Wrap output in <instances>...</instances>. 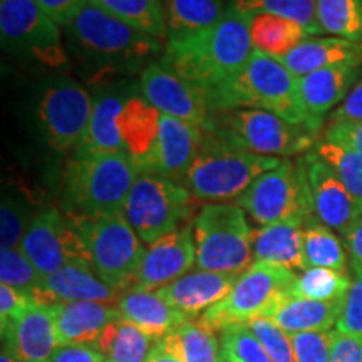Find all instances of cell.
Segmentation results:
<instances>
[{"instance_id":"obj_16","label":"cell","mask_w":362,"mask_h":362,"mask_svg":"<svg viewBox=\"0 0 362 362\" xmlns=\"http://www.w3.org/2000/svg\"><path fill=\"white\" fill-rule=\"evenodd\" d=\"M305 163L315 218L347 237L362 220V200L354 197L336 171L312 151L307 153Z\"/></svg>"},{"instance_id":"obj_40","label":"cell","mask_w":362,"mask_h":362,"mask_svg":"<svg viewBox=\"0 0 362 362\" xmlns=\"http://www.w3.org/2000/svg\"><path fill=\"white\" fill-rule=\"evenodd\" d=\"M42 279L44 275L35 269L21 248L0 252V280L4 285L33 297L42 284Z\"/></svg>"},{"instance_id":"obj_39","label":"cell","mask_w":362,"mask_h":362,"mask_svg":"<svg viewBox=\"0 0 362 362\" xmlns=\"http://www.w3.org/2000/svg\"><path fill=\"white\" fill-rule=\"evenodd\" d=\"M315 156L327 163L336 171L342 183L354 197L362 200V153L339 146L329 141H317L310 149Z\"/></svg>"},{"instance_id":"obj_13","label":"cell","mask_w":362,"mask_h":362,"mask_svg":"<svg viewBox=\"0 0 362 362\" xmlns=\"http://www.w3.org/2000/svg\"><path fill=\"white\" fill-rule=\"evenodd\" d=\"M93 96L83 84L66 76H52L40 86L35 119L47 146L57 153H74L88 133Z\"/></svg>"},{"instance_id":"obj_37","label":"cell","mask_w":362,"mask_h":362,"mask_svg":"<svg viewBox=\"0 0 362 362\" xmlns=\"http://www.w3.org/2000/svg\"><path fill=\"white\" fill-rule=\"evenodd\" d=\"M315 13L324 33L362 44V0H315Z\"/></svg>"},{"instance_id":"obj_26","label":"cell","mask_w":362,"mask_h":362,"mask_svg":"<svg viewBox=\"0 0 362 362\" xmlns=\"http://www.w3.org/2000/svg\"><path fill=\"white\" fill-rule=\"evenodd\" d=\"M121 319L136 325L156 341H161L168 334L188 322V315L176 310L168 302L158 296L156 291H139L131 288L117 302Z\"/></svg>"},{"instance_id":"obj_55","label":"cell","mask_w":362,"mask_h":362,"mask_svg":"<svg viewBox=\"0 0 362 362\" xmlns=\"http://www.w3.org/2000/svg\"><path fill=\"white\" fill-rule=\"evenodd\" d=\"M221 359H223V362H237L235 359H232V357H226L223 354H221Z\"/></svg>"},{"instance_id":"obj_49","label":"cell","mask_w":362,"mask_h":362,"mask_svg":"<svg viewBox=\"0 0 362 362\" xmlns=\"http://www.w3.org/2000/svg\"><path fill=\"white\" fill-rule=\"evenodd\" d=\"M49 362H106L94 344H64L59 346Z\"/></svg>"},{"instance_id":"obj_32","label":"cell","mask_w":362,"mask_h":362,"mask_svg":"<svg viewBox=\"0 0 362 362\" xmlns=\"http://www.w3.org/2000/svg\"><path fill=\"white\" fill-rule=\"evenodd\" d=\"M156 344V339L141 329L117 319L104 329L94 346L101 351L106 362H146Z\"/></svg>"},{"instance_id":"obj_29","label":"cell","mask_w":362,"mask_h":362,"mask_svg":"<svg viewBox=\"0 0 362 362\" xmlns=\"http://www.w3.org/2000/svg\"><path fill=\"white\" fill-rule=\"evenodd\" d=\"M344 300H312V298L288 297L269 315L284 332H327L337 325L342 314Z\"/></svg>"},{"instance_id":"obj_15","label":"cell","mask_w":362,"mask_h":362,"mask_svg":"<svg viewBox=\"0 0 362 362\" xmlns=\"http://www.w3.org/2000/svg\"><path fill=\"white\" fill-rule=\"evenodd\" d=\"M139 88L146 101L161 115L187 121L203 131L210 126L214 112L210 110L205 90L178 78L160 62H153L143 71Z\"/></svg>"},{"instance_id":"obj_24","label":"cell","mask_w":362,"mask_h":362,"mask_svg":"<svg viewBox=\"0 0 362 362\" xmlns=\"http://www.w3.org/2000/svg\"><path fill=\"white\" fill-rule=\"evenodd\" d=\"M362 66H336L298 78V93L307 115L314 123L322 124L324 115L341 106L357 84Z\"/></svg>"},{"instance_id":"obj_17","label":"cell","mask_w":362,"mask_h":362,"mask_svg":"<svg viewBox=\"0 0 362 362\" xmlns=\"http://www.w3.org/2000/svg\"><path fill=\"white\" fill-rule=\"evenodd\" d=\"M138 89L139 84L131 79H117L94 89L93 115H90L88 133L79 148L72 153V156L124 153L117 121H119L126 101Z\"/></svg>"},{"instance_id":"obj_44","label":"cell","mask_w":362,"mask_h":362,"mask_svg":"<svg viewBox=\"0 0 362 362\" xmlns=\"http://www.w3.org/2000/svg\"><path fill=\"white\" fill-rule=\"evenodd\" d=\"M334 332L327 330V332L291 334L288 337H291L297 362H329Z\"/></svg>"},{"instance_id":"obj_51","label":"cell","mask_w":362,"mask_h":362,"mask_svg":"<svg viewBox=\"0 0 362 362\" xmlns=\"http://www.w3.org/2000/svg\"><path fill=\"white\" fill-rule=\"evenodd\" d=\"M346 121H362V78L347 94V98L330 112V124Z\"/></svg>"},{"instance_id":"obj_2","label":"cell","mask_w":362,"mask_h":362,"mask_svg":"<svg viewBox=\"0 0 362 362\" xmlns=\"http://www.w3.org/2000/svg\"><path fill=\"white\" fill-rule=\"evenodd\" d=\"M253 51L248 19L228 6L215 25L187 37L166 39L160 64L187 83L208 90L237 74Z\"/></svg>"},{"instance_id":"obj_25","label":"cell","mask_w":362,"mask_h":362,"mask_svg":"<svg viewBox=\"0 0 362 362\" xmlns=\"http://www.w3.org/2000/svg\"><path fill=\"white\" fill-rule=\"evenodd\" d=\"M279 61L297 78L327 67L362 66V44L310 35Z\"/></svg>"},{"instance_id":"obj_1","label":"cell","mask_w":362,"mask_h":362,"mask_svg":"<svg viewBox=\"0 0 362 362\" xmlns=\"http://www.w3.org/2000/svg\"><path fill=\"white\" fill-rule=\"evenodd\" d=\"M64 29L66 49L89 86L143 74L161 56L165 45L88 4Z\"/></svg>"},{"instance_id":"obj_22","label":"cell","mask_w":362,"mask_h":362,"mask_svg":"<svg viewBox=\"0 0 362 362\" xmlns=\"http://www.w3.org/2000/svg\"><path fill=\"white\" fill-rule=\"evenodd\" d=\"M242 274L194 270L156 291L163 300L189 319L218 304L228 296Z\"/></svg>"},{"instance_id":"obj_3","label":"cell","mask_w":362,"mask_h":362,"mask_svg":"<svg viewBox=\"0 0 362 362\" xmlns=\"http://www.w3.org/2000/svg\"><path fill=\"white\" fill-rule=\"evenodd\" d=\"M211 112L232 110H262L293 124L320 128L307 115L298 93V78L279 59L253 51L237 74L214 89L205 90Z\"/></svg>"},{"instance_id":"obj_12","label":"cell","mask_w":362,"mask_h":362,"mask_svg":"<svg viewBox=\"0 0 362 362\" xmlns=\"http://www.w3.org/2000/svg\"><path fill=\"white\" fill-rule=\"evenodd\" d=\"M197 202L185 185L158 175L141 173L128 194L123 214L146 245L183 226Z\"/></svg>"},{"instance_id":"obj_38","label":"cell","mask_w":362,"mask_h":362,"mask_svg":"<svg viewBox=\"0 0 362 362\" xmlns=\"http://www.w3.org/2000/svg\"><path fill=\"white\" fill-rule=\"evenodd\" d=\"M352 280L346 272L332 269H305L297 275L292 287V297L312 298V300H342L346 298Z\"/></svg>"},{"instance_id":"obj_27","label":"cell","mask_w":362,"mask_h":362,"mask_svg":"<svg viewBox=\"0 0 362 362\" xmlns=\"http://www.w3.org/2000/svg\"><path fill=\"white\" fill-rule=\"evenodd\" d=\"M121 319L117 305L101 302L56 304L59 344H94L111 322Z\"/></svg>"},{"instance_id":"obj_14","label":"cell","mask_w":362,"mask_h":362,"mask_svg":"<svg viewBox=\"0 0 362 362\" xmlns=\"http://www.w3.org/2000/svg\"><path fill=\"white\" fill-rule=\"evenodd\" d=\"M19 248L44 277L67 265H90L74 220L57 208L34 215Z\"/></svg>"},{"instance_id":"obj_53","label":"cell","mask_w":362,"mask_h":362,"mask_svg":"<svg viewBox=\"0 0 362 362\" xmlns=\"http://www.w3.org/2000/svg\"><path fill=\"white\" fill-rule=\"evenodd\" d=\"M146 362H181V361L176 356L171 354V352L166 351L160 344V341H158L155 349L151 351V354H149Z\"/></svg>"},{"instance_id":"obj_52","label":"cell","mask_w":362,"mask_h":362,"mask_svg":"<svg viewBox=\"0 0 362 362\" xmlns=\"http://www.w3.org/2000/svg\"><path fill=\"white\" fill-rule=\"evenodd\" d=\"M347 250L351 255V265L354 274H362V220L346 237Z\"/></svg>"},{"instance_id":"obj_11","label":"cell","mask_w":362,"mask_h":362,"mask_svg":"<svg viewBox=\"0 0 362 362\" xmlns=\"http://www.w3.org/2000/svg\"><path fill=\"white\" fill-rule=\"evenodd\" d=\"M237 205L262 226L287 220L305 223L314 216L305 158L297 161L284 158L277 168L253 181Z\"/></svg>"},{"instance_id":"obj_20","label":"cell","mask_w":362,"mask_h":362,"mask_svg":"<svg viewBox=\"0 0 362 362\" xmlns=\"http://www.w3.org/2000/svg\"><path fill=\"white\" fill-rule=\"evenodd\" d=\"M124 293L103 282L90 265H67L45 275L33 293L37 304L56 305L62 302H101L117 305Z\"/></svg>"},{"instance_id":"obj_31","label":"cell","mask_w":362,"mask_h":362,"mask_svg":"<svg viewBox=\"0 0 362 362\" xmlns=\"http://www.w3.org/2000/svg\"><path fill=\"white\" fill-rule=\"evenodd\" d=\"M166 16V39H180L215 25L228 4L225 0H163Z\"/></svg>"},{"instance_id":"obj_7","label":"cell","mask_w":362,"mask_h":362,"mask_svg":"<svg viewBox=\"0 0 362 362\" xmlns=\"http://www.w3.org/2000/svg\"><path fill=\"white\" fill-rule=\"evenodd\" d=\"M237 203H206L193 220L198 270L243 274L253 264V230Z\"/></svg>"},{"instance_id":"obj_23","label":"cell","mask_w":362,"mask_h":362,"mask_svg":"<svg viewBox=\"0 0 362 362\" xmlns=\"http://www.w3.org/2000/svg\"><path fill=\"white\" fill-rule=\"evenodd\" d=\"M160 119L161 112L146 101L139 88L126 101L117 121L124 153L134 161L139 173H146L149 168L160 134Z\"/></svg>"},{"instance_id":"obj_35","label":"cell","mask_w":362,"mask_h":362,"mask_svg":"<svg viewBox=\"0 0 362 362\" xmlns=\"http://www.w3.org/2000/svg\"><path fill=\"white\" fill-rule=\"evenodd\" d=\"M302 252H304L305 269H332L346 272L347 255L342 242L315 215L304 223L302 230Z\"/></svg>"},{"instance_id":"obj_9","label":"cell","mask_w":362,"mask_h":362,"mask_svg":"<svg viewBox=\"0 0 362 362\" xmlns=\"http://www.w3.org/2000/svg\"><path fill=\"white\" fill-rule=\"evenodd\" d=\"M296 279V272L253 262L240 275L228 296L203 312L198 324L216 334L230 325L269 317L275 307L291 297Z\"/></svg>"},{"instance_id":"obj_41","label":"cell","mask_w":362,"mask_h":362,"mask_svg":"<svg viewBox=\"0 0 362 362\" xmlns=\"http://www.w3.org/2000/svg\"><path fill=\"white\" fill-rule=\"evenodd\" d=\"M221 354L237 362H272L269 352L248 324H235L221 330Z\"/></svg>"},{"instance_id":"obj_42","label":"cell","mask_w":362,"mask_h":362,"mask_svg":"<svg viewBox=\"0 0 362 362\" xmlns=\"http://www.w3.org/2000/svg\"><path fill=\"white\" fill-rule=\"evenodd\" d=\"M33 218L34 216H30L25 203L21 202L19 198H2V208H0V247L2 250H13V248L21 247Z\"/></svg>"},{"instance_id":"obj_8","label":"cell","mask_w":362,"mask_h":362,"mask_svg":"<svg viewBox=\"0 0 362 362\" xmlns=\"http://www.w3.org/2000/svg\"><path fill=\"white\" fill-rule=\"evenodd\" d=\"M71 218L84 240L89 264L98 277L116 291L128 292L146 248L124 214L71 215Z\"/></svg>"},{"instance_id":"obj_33","label":"cell","mask_w":362,"mask_h":362,"mask_svg":"<svg viewBox=\"0 0 362 362\" xmlns=\"http://www.w3.org/2000/svg\"><path fill=\"white\" fill-rule=\"evenodd\" d=\"M115 19L155 39H165L166 27L163 0H89Z\"/></svg>"},{"instance_id":"obj_5","label":"cell","mask_w":362,"mask_h":362,"mask_svg":"<svg viewBox=\"0 0 362 362\" xmlns=\"http://www.w3.org/2000/svg\"><path fill=\"white\" fill-rule=\"evenodd\" d=\"M284 158L262 156L235 148L216 136L205 133L197 160L193 161L185 187L197 202H237L247 188L267 171L277 168Z\"/></svg>"},{"instance_id":"obj_34","label":"cell","mask_w":362,"mask_h":362,"mask_svg":"<svg viewBox=\"0 0 362 362\" xmlns=\"http://www.w3.org/2000/svg\"><path fill=\"white\" fill-rule=\"evenodd\" d=\"M160 344L181 362H223L216 334L192 320L163 337Z\"/></svg>"},{"instance_id":"obj_47","label":"cell","mask_w":362,"mask_h":362,"mask_svg":"<svg viewBox=\"0 0 362 362\" xmlns=\"http://www.w3.org/2000/svg\"><path fill=\"white\" fill-rule=\"evenodd\" d=\"M324 141L362 153V121L332 123L324 133Z\"/></svg>"},{"instance_id":"obj_48","label":"cell","mask_w":362,"mask_h":362,"mask_svg":"<svg viewBox=\"0 0 362 362\" xmlns=\"http://www.w3.org/2000/svg\"><path fill=\"white\" fill-rule=\"evenodd\" d=\"M35 2L57 25L66 27L88 6L89 0H35Z\"/></svg>"},{"instance_id":"obj_10","label":"cell","mask_w":362,"mask_h":362,"mask_svg":"<svg viewBox=\"0 0 362 362\" xmlns=\"http://www.w3.org/2000/svg\"><path fill=\"white\" fill-rule=\"evenodd\" d=\"M0 35L4 51L21 62L49 72L66 71L69 54L61 39V25L35 0L0 2Z\"/></svg>"},{"instance_id":"obj_21","label":"cell","mask_w":362,"mask_h":362,"mask_svg":"<svg viewBox=\"0 0 362 362\" xmlns=\"http://www.w3.org/2000/svg\"><path fill=\"white\" fill-rule=\"evenodd\" d=\"M2 341L12 347L19 362H49L61 346L57 337L56 305L34 302L2 332Z\"/></svg>"},{"instance_id":"obj_4","label":"cell","mask_w":362,"mask_h":362,"mask_svg":"<svg viewBox=\"0 0 362 362\" xmlns=\"http://www.w3.org/2000/svg\"><path fill=\"white\" fill-rule=\"evenodd\" d=\"M139 173L126 153L71 156L62 175V205L69 215L123 214Z\"/></svg>"},{"instance_id":"obj_36","label":"cell","mask_w":362,"mask_h":362,"mask_svg":"<svg viewBox=\"0 0 362 362\" xmlns=\"http://www.w3.org/2000/svg\"><path fill=\"white\" fill-rule=\"evenodd\" d=\"M228 6L247 19L257 13H272L297 22L310 35L324 34L317 21L315 0H230Z\"/></svg>"},{"instance_id":"obj_28","label":"cell","mask_w":362,"mask_h":362,"mask_svg":"<svg viewBox=\"0 0 362 362\" xmlns=\"http://www.w3.org/2000/svg\"><path fill=\"white\" fill-rule=\"evenodd\" d=\"M304 223L297 220L267 225L253 232V262L282 267L287 270H305L302 252Z\"/></svg>"},{"instance_id":"obj_54","label":"cell","mask_w":362,"mask_h":362,"mask_svg":"<svg viewBox=\"0 0 362 362\" xmlns=\"http://www.w3.org/2000/svg\"><path fill=\"white\" fill-rule=\"evenodd\" d=\"M0 362H19L16 352L12 351V347L4 341H2V352H0Z\"/></svg>"},{"instance_id":"obj_45","label":"cell","mask_w":362,"mask_h":362,"mask_svg":"<svg viewBox=\"0 0 362 362\" xmlns=\"http://www.w3.org/2000/svg\"><path fill=\"white\" fill-rule=\"evenodd\" d=\"M336 330L347 336L362 337V274H356L352 280Z\"/></svg>"},{"instance_id":"obj_43","label":"cell","mask_w":362,"mask_h":362,"mask_svg":"<svg viewBox=\"0 0 362 362\" xmlns=\"http://www.w3.org/2000/svg\"><path fill=\"white\" fill-rule=\"evenodd\" d=\"M248 327L264 344L272 362H297L288 334L284 332L269 317H259V319L250 320Z\"/></svg>"},{"instance_id":"obj_30","label":"cell","mask_w":362,"mask_h":362,"mask_svg":"<svg viewBox=\"0 0 362 362\" xmlns=\"http://www.w3.org/2000/svg\"><path fill=\"white\" fill-rule=\"evenodd\" d=\"M248 29L253 49L275 59L284 57L310 37L300 24L272 13H257L248 17Z\"/></svg>"},{"instance_id":"obj_19","label":"cell","mask_w":362,"mask_h":362,"mask_svg":"<svg viewBox=\"0 0 362 362\" xmlns=\"http://www.w3.org/2000/svg\"><path fill=\"white\" fill-rule=\"evenodd\" d=\"M203 138L205 131L198 126L161 115L160 134L146 173L183 185L193 161L200 153Z\"/></svg>"},{"instance_id":"obj_46","label":"cell","mask_w":362,"mask_h":362,"mask_svg":"<svg viewBox=\"0 0 362 362\" xmlns=\"http://www.w3.org/2000/svg\"><path fill=\"white\" fill-rule=\"evenodd\" d=\"M34 302V298L27 293L0 284V329L2 332H6Z\"/></svg>"},{"instance_id":"obj_6","label":"cell","mask_w":362,"mask_h":362,"mask_svg":"<svg viewBox=\"0 0 362 362\" xmlns=\"http://www.w3.org/2000/svg\"><path fill=\"white\" fill-rule=\"evenodd\" d=\"M205 133L235 148L274 158L309 153L317 144L315 131L262 110L214 112Z\"/></svg>"},{"instance_id":"obj_18","label":"cell","mask_w":362,"mask_h":362,"mask_svg":"<svg viewBox=\"0 0 362 362\" xmlns=\"http://www.w3.org/2000/svg\"><path fill=\"white\" fill-rule=\"evenodd\" d=\"M193 265H197L193 225H183L146 248L131 288L158 291L187 275Z\"/></svg>"},{"instance_id":"obj_50","label":"cell","mask_w":362,"mask_h":362,"mask_svg":"<svg viewBox=\"0 0 362 362\" xmlns=\"http://www.w3.org/2000/svg\"><path fill=\"white\" fill-rule=\"evenodd\" d=\"M329 362H362V337L347 336L336 330Z\"/></svg>"}]
</instances>
